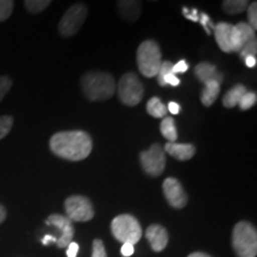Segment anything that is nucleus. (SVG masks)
Segmentation results:
<instances>
[{
	"label": "nucleus",
	"instance_id": "19",
	"mask_svg": "<svg viewBox=\"0 0 257 257\" xmlns=\"http://www.w3.org/2000/svg\"><path fill=\"white\" fill-rule=\"evenodd\" d=\"M161 134L168 141V143H175L178 140L175 121L172 117H165L161 123Z\"/></svg>",
	"mask_w": 257,
	"mask_h": 257
},
{
	"label": "nucleus",
	"instance_id": "16",
	"mask_svg": "<svg viewBox=\"0 0 257 257\" xmlns=\"http://www.w3.org/2000/svg\"><path fill=\"white\" fill-rule=\"evenodd\" d=\"M120 16L128 22H135L142 14V3L135 0H121L117 3Z\"/></svg>",
	"mask_w": 257,
	"mask_h": 257
},
{
	"label": "nucleus",
	"instance_id": "20",
	"mask_svg": "<svg viewBox=\"0 0 257 257\" xmlns=\"http://www.w3.org/2000/svg\"><path fill=\"white\" fill-rule=\"evenodd\" d=\"M147 111L154 118H165L168 110H167V106L161 101L160 98L154 96L147 102Z\"/></svg>",
	"mask_w": 257,
	"mask_h": 257
},
{
	"label": "nucleus",
	"instance_id": "27",
	"mask_svg": "<svg viewBox=\"0 0 257 257\" xmlns=\"http://www.w3.org/2000/svg\"><path fill=\"white\" fill-rule=\"evenodd\" d=\"M12 79L9 76L3 75L0 76V101L5 98V95L8 94V92L12 87Z\"/></svg>",
	"mask_w": 257,
	"mask_h": 257
},
{
	"label": "nucleus",
	"instance_id": "3",
	"mask_svg": "<svg viewBox=\"0 0 257 257\" xmlns=\"http://www.w3.org/2000/svg\"><path fill=\"white\" fill-rule=\"evenodd\" d=\"M232 248L238 257H256L257 232L249 221H239L232 230Z\"/></svg>",
	"mask_w": 257,
	"mask_h": 257
},
{
	"label": "nucleus",
	"instance_id": "14",
	"mask_svg": "<svg viewBox=\"0 0 257 257\" xmlns=\"http://www.w3.org/2000/svg\"><path fill=\"white\" fill-rule=\"evenodd\" d=\"M194 75L202 83H206L208 81H217L221 85L224 79L223 74L218 72L217 67L208 62H201L197 64L194 68Z\"/></svg>",
	"mask_w": 257,
	"mask_h": 257
},
{
	"label": "nucleus",
	"instance_id": "8",
	"mask_svg": "<svg viewBox=\"0 0 257 257\" xmlns=\"http://www.w3.org/2000/svg\"><path fill=\"white\" fill-rule=\"evenodd\" d=\"M144 172L150 176H160L166 167V152L160 143L153 144L140 155Z\"/></svg>",
	"mask_w": 257,
	"mask_h": 257
},
{
	"label": "nucleus",
	"instance_id": "12",
	"mask_svg": "<svg viewBox=\"0 0 257 257\" xmlns=\"http://www.w3.org/2000/svg\"><path fill=\"white\" fill-rule=\"evenodd\" d=\"M146 237L150 242L152 249L156 252H160L162 251V250H165L169 240L168 231H167L165 227L160 224L150 225V226L147 229Z\"/></svg>",
	"mask_w": 257,
	"mask_h": 257
},
{
	"label": "nucleus",
	"instance_id": "30",
	"mask_svg": "<svg viewBox=\"0 0 257 257\" xmlns=\"http://www.w3.org/2000/svg\"><path fill=\"white\" fill-rule=\"evenodd\" d=\"M199 21H200V23L202 27H204L205 30H206L207 35H211V31H210V29H208V27H211L214 30V27H216V25L212 24L210 17H208L206 14H201L200 17H199Z\"/></svg>",
	"mask_w": 257,
	"mask_h": 257
},
{
	"label": "nucleus",
	"instance_id": "38",
	"mask_svg": "<svg viewBox=\"0 0 257 257\" xmlns=\"http://www.w3.org/2000/svg\"><path fill=\"white\" fill-rule=\"evenodd\" d=\"M245 64L249 67V68H253L256 66V57L249 56L245 59Z\"/></svg>",
	"mask_w": 257,
	"mask_h": 257
},
{
	"label": "nucleus",
	"instance_id": "29",
	"mask_svg": "<svg viewBox=\"0 0 257 257\" xmlns=\"http://www.w3.org/2000/svg\"><path fill=\"white\" fill-rule=\"evenodd\" d=\"M248 19L249 25L252 28V30L257 29V3L253 2L252 4L248 6Z\"/></svg>",
	"mask_w": 257,
	"mask_h": 257
},
{
	"label": "nucleus",
	"instance_id": "15",
	"mask_svg": "<svg viewBox=\"0 0 257 257\" xmlns=\"http://www.w3.org/2000/svg\"><path fill=\"white\" fill-rule=\"evenodd\" d=\"M165 152L169 154L176 160L188 161L195 155V147L193 144H182V143H167L163 147Z\"/></svg>",
	"mask_w": 257,
	"mask_h": 257
},
{
	"label": "nucleus",
	"instance_id": "26",
	"mask_svg": "<svg viewBox=\"0 0 257 257\" xmlns=\"http://www.w3.org/2000/svg\"><path fill=\"white\" fill-rule=\"evenodd\" d=\"M15 3L12 0H0V23L8 19L14 11Z\"/></svg>",
	"mask_w": 257,
	"mask_h": 257
},
{
	"label": "nucleus",
	"instance_id": "40",
	"mask_svg": "<svg viewBox=\"0 0 257 257\" xmlns=\"http://www.w3.org/2000/svg\"><path fill=\"white\" fill-rule=\"evenodd\" d=\"M188 257H211V256L207 255V253H205V252L197 251V252H192Z\"/></svg>",
	"mask_w": 257,
	"mask_h": 257
},
{
	"label": "nucleus",
	"instance_id": "37",
	"mask_svg": "<svg viewBox=\"0 0 257 257\" xmlns=\"http://www.w3.org/2000/svg\"><path fill=\"white\" fill-rule=\"evenodd\" d=\"M51 242L56 243V242H57L56 237L50 236V234H47V236H44V238L42 239V244H43V245H48V244L51 243Z\"/></svg>",
	"mask_w": 257,
	"mask_h": 257
},
{
	"label": "nucleus",
	"instance_id": "21",
	"mask_svg": "<svg viewBox=\"0 0 257 257\" xmlns=\"http://www.w3.org/2000/svg\"><path fill=\"white\" fill-rule=\"evenodd\" d=\"M249 4L250 3L246 0H225L223 2V10L229 15H238L248 9Z\"/></svg>",
	"mask_w": 257,
	"mask_h": 257
},
{
	"label": "nucleus",
	"instance_id": "33",
	"mask_svg": "<svg viewBox=\"0 0 257 257\" xmlns=\"http://www.w3.org/2000/svg\"><path fill=\"white\" fill-rule=\"evenodd\" d=\"M165 82H166V85H170V86H174V87H176V86L180 85V79L176 75H174L173 73H169L168 75L165 78Z\"/></svg>",
	"mask_w": 257,
	"mask_h": 257
},
{
	"label": "nucleus",
	"instance_id": "7",
	"mask_svg": "<svg viewBox=\"0 0 257 257\" xmlns=\"http://www.w3.org/2000/svg\"><path fill=\"white\" fill-rule=\"evenodd\" d=\"M87 18V8L83 4H75L67 10L59 23V32L63 37H72L81 29Z\"/></svg>",
	"mask_w": 257,
	"mask_h": 257
},
{
	"label": "nucleus",
	"instance_id": "1",
	"mask_svg": "<svg viewBox=\"0 0 257 257\" xmlns=\"http://www.w3.org/2000/svg\"><path fill=\"white\" fill-rule=\"evenodd\" d=\"M49 147L61 159L81 161L91 154L93 143L91 136L85 131H61L51 136Z\"/></svg>",
	"mask_w": 257,
	"mask_h": 257
},
{
	"label": "nucleus",
	"instance_id": "31",
	"mask_svg": "<svg viewBox=\"0 0 257 257\" xmlns=\"http://www.w3.org/2000/svg\"><path fill=\"white\" fill-rule=\"evenodd\" d=\"M182 14L187 19L192 22H199V15H198V10L197 9H193L189 10L187 8L182 9Z\"/></svg>",
	"mask_w": 257,
	"mask_h": 257
},
{
	"label": "nucleus",
	"instance_id": "32",
	"mask_svg": "<svg viewBox=\"0 0 257 257\" xmlns=\"http://www.w3.org/2000/svg\"><path fill=\"white\" fill-rule=\"evenodd\" d=\"M187 70H188V63L186 62L185 60H181L173 66L172 73L174 74V75H176L178 73H185V72H187Z\"/></svg>",
	"mask_w": 257,
	"mask_h": 257
},
{
	"label": "nucleus",
	"instance_id": "18",
	"mask_svg": "<svg viewBox=\"0 0 257 257\" xmlns=\"http://www.w3.org/2000/svg\"><path fill=\"white\" fill-rule=\"evenodd\" d=\"M248 92L246 87L244 85H236L233 86L230 91H227L226 94L223 98V105L227 108H232L234 106L239 104L242 96Z\"/></svg>",
	"mask_w": 257,
	"mask_h": 257
},
{
	"label": "nucleus",
	"instance_id": "5",
	"mask_svg": "<svg viewBox=\"0 0 257 257\" xmlns=\"http://www.w3.org/2000/svg\"><path fill=\"white\" fill-rule=\"evenodd\" d=\"M111 231L114 238L121 243L136 244L142 237V227L131 214H120L111 223Z\"/></svg>",
	"mask_w": 257,
	"mask_h": 257
},
{
	"label": "nucleus",
	"instance_id": "10",
	"mask_svg": "<svg viewBox=\"0 0 257 257\" xmlns=\"http://www.w3.org/2000/svg\"><path fill=\"white\" fill-rule=\"evenodd\" d=\"M47 225H53V226L57 227L60 230L61 236L60 238H57L56 245L57 248L63 249L67 248L70 243L73 242L74 237V226L72 224V220L68 217L62 216V214H50L46 220Z\"/></svg>",
	"mask_w": 257,
	"mask_h": 257
},
{
	"label": "nucleus",
	"instance_id": "24",
	"mask_svg": "<svg viewBox=\"0 0 257 257\" xmlns=\"http://www.w3.org/2000/svg\"><path fill=\"white\" fill-rule=\"evenodd\" d=\"M14 126V118L11 115H2L0 117V140L5 138Z\"/></svg>",
	"mask_w": 257,
	"mask_h": 257
},
{
	"label": "nucleus",
	"instance_id": "28",
	"mask_svg": "<svg viewBox=\"0 0 257 257\" xmlns=\"http://www.w3.org/2000/svg\"><path fill=\"white\" fill-rule=\"evenodd\" d=\"M92 257H107L104 243L101 239L93 240V248H92Z\"/></svg>",
	"mask_w": 257,
	"mask_h": 257
},
{
	"label": "nucleus",
	"instance_id": "39",
	"mask_svg": "<svg viewBox=\"0 0 257 257\" xmlns=\"http://www.w3.org/2000/svg\"><path fill=\"white\" fill-rule=\"evenodd\" d=\"M6 216H8V212H6L5 207L0 204V224H3L6 219Z\"/></svg>",
	"mask_w": 257,
	"mask_h": 257
},
{
	"label": "nucleus",
	"instance_id": "11",
	"mask_svg": "<svg viewBox=\"0 0 257 257\" xmlns=\"http://www.w3.org/2000/svg\"><path fill=\"white\" fill-rule=\"evenodd\" d=\"M163 193L167 201L174 208H184L188 202V197L184 187L175 178H167L163 181Z\"/></svg>",
	"mask_w": 257,
	"mask_h": 257
},
{
	"label": "nucleus",
	"instance_id": "23",
	"mask_svg": "<svg viewBox=\"0 0 257 257\" xmlns=\"http://www.w3.org/2000/svg\"><path fill=\"white\" fill-rule=\"evenodd\" d=\"M256 101H257V95L255 92H246L245 94L242 96V99H240L239 101V107L242 111H246L249 110V108H251L252 106L256 105Z\"/></svg>",
	"mask_w": 257,
	"mask_h": 257
},
{
	"label": "nucleus",
	"instance_id": "4",
	"mask_svg": "<svg viewBox=\"0 0 257 257\" xmlns=\"http://www.w3.org/2000/svg\"><path fill=\"white\" fill-rule=\"evenodd\" d=\"M136 59L138 70L143 76L146 78L156 76L162 64V54L159 43L153 40L142 42L137 49Z\"/></svg>",
	"mask_w": 257,
	"mask_h": 257
},
{
	"label": "nucleus",
	"instance_id": "25",
	"mask_svg": "<svg viewBox=\"0 0 257 257\" xmlns=\"http://www.w3.org/2000/svg\"><path fill=\"white\" fill-rule=\"evenodd\" d=\"M173 66H174V64L170 62V61H163L162 64H161L159 74H157L156 76H157V81H159V85L162 86V87L167 86L165 82V78L168 75L169 73H172Z\"/></svg>",
	"mask_w": 257,
	"mask_h": 257
},
{
	"label": "nucleus",
	"instance_id": "6",
	"mask_svg": "<svg viewBox=\"0 0 257 257\" xmlns=\"http://www.w3.org/2000/svg\"><path fill=\"white\" fill-rule=\"evenodd\" d=\"M118 98L123 104L127 106H136L142 101L144 95V86L133 72L125 73L118 82Z\"/></svg>",
	"mask_w": 257,
	"mask_h": 257
},
{
	"label": "nucleus",
	"instance_id": "13",
	"mask_svg": "<svg viewBox=\"0 0 257 257\" xmlns=\"http://www.w3.org/2000/svg\"><path fill=\"white\" fill-rule=\"evenodd\" d=\"M232 30L233 25L230 23H224V22H220L214 27V37H216L220 50H223L224 53H233Z\"/></svg>",
	"mask_w": 257,
	"mask_h": 257
},
{
	"label": "nucleus",
	"instance_id": "22",
	"mask_svg": "<svg viewBox=\"0 0 257 257\" xmlns=\"http://www.w3.org/2000/svg\"><path fill=\"white\" fill-rule=\"evenodd\" d=\"M50 4V0H27V2H24L25 9L32 15H37L44 11Z\"/></svg>",
	"mask_w": 257,
	"mask_h": 257
},
{
	"label": "nucleus",
	"instance_id": "34",
	"mask_svg": "<svg viewBox=\"0 0 257 257\" xmlns=\"http://www.w3.org/2000/svg\"><path fill=\"white\" fill-rule=\"evenodd\" d=\"M79 251V244L75 242H72L67 246V256L68 257H76Z\"/></svg>",
	"mask_w": 257,
	"mask_h": 257
},
{
	"label": "nucleus",
	"instance_id": "36",
	"mask_svg": "<svg viewBox=\"0 0 257 257\" xmlns=\"http://www.w3.org/2000/svg\"><path fill=\"white\" fill-rule=\"evenodd\" d=\"M167 110H168L170 113L178 114L179 112H180V110H181V107H180V105L176 104V102L170 101L169 104H168V108H167Z\"/></svg>",
	"mask_w": 257,
	"mask_h": 257
},
{
	"label": "nucleus",
	"instance_id": "17",
	"mask_svg": "<svg viewBox=\"0 0 257 257\" xmlns=\"http://www.w3.org/2000/svg\"><path fill=\"white\" fill-rule=\"evenodd\" d=\"M204 85L205 87L201 92L200 99L202 105L208 107V106H211L217 100L218 95H219L220 93V83L217 81H208L206 83H204Z\"/></svg>",
	"mask_w": 257,
	"mask_h": 257
},
{
	"label": "nucleus",
	"instance_id": "35",
	"mask_svg": "<svg viewBox=\"0 0 257 257\" xmlns=\"http://www.w3.org/2000/svg\"><path fill=\"white\" fill-rule=\"evenodd\" d=\"M134 251H135V249H134L133 244L125 243V244H123V246H121V255L125 257L131 256L134 253Z\"/></svg>",
	"mask_w": 257,
	"mask_h": 257
},
{
	"label": "nucleus",
	"instance_id": "2",
	"mask_svg": "<svg viewBox=\"0 0 257 257\" xmlns=\"http://www.w3.org/2000/svg\"><path fill=\"white\" fill-rule=\"evenodd\" d=\"M81 88L86 98L91 101H104L113 96L117 86L115 80L111 74L105 72H91L85 73L82 75Z\"/></svg>",
	"mask_w": 257,
	"mask_h": 257
},
{
	"label": "nucleus",
	"instance_id": "9",
	"mask_svg": "<svg viewBox=\"0 0 257 257\" xmlns=\"http://www.w3.org/2000/svg\"><path fill=\"white\" fill-rule=\"evenodd\" d=\"M68 218L73 221H89L94 217L92 202L83 195H72L64 201Z\"/></svg>",
	"mask_w": 257,
	"mask_h": 257
}]
</instances>
